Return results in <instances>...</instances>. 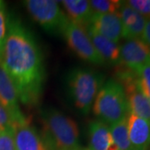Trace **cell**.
<instances>
[{
  "label": "cell",
  "mask_w": 150,
  "mask_h": 150,
  "mask_svg": "<svg viewBox=\"0 0 150 150\" xmlns=\"http://www.w3.org/2000/svg\"><path fill=\"white\" fill-rule=\"evenodd\" d=\"M0 64L15 86L19 102L27 107L37 106L45 83L43 54L32 33L13 16L8 17Z\"/></svg>",
  "instance_id": "cell-1"
},
{
  "label": "cell",
  "mask_w": 150,
  "mask_h": 150,
  "mask_svg": "<svg viewBox=\"0 0 150 150\" xmlns=\"http://www.w3.org/2000/svg\"><path fill=\"white\" fill-rule=\"evenodd\" d=\"M43 138L48 150H79V129L74 120L53 108L41 111Z\"/></svg>",
  "instance_id": "cell-2"
},
{
  "label": "cell",
  "mask_w": 150,
  "mask_h": 150,
  "mask_svg": "<svg viewBox=\"0 0 150 150\" xmlns=\"http://www.w3.org/2000/svg\"><path fill=\"white\" fill-rule=\"evenodd\" d=\"M104 76L94 70L75 68L65 77V88L70 103L81 114L90 112Z\"/></svg>",
  "instance_id": "cell-3"
},
{
  "label": "cell",
  "mask_w": 150,
  "mask_h": 150,
  "mask_svg": "<svg viewBox=\"0 0 150 150\" xmlns=\"http://www.w3.org/2000/svg\"><path fill=\"white\" fill-rule=\"evenodd\" d=\"M92 108L98 119L108 125L127 118L129 108L123 86L115 79L104 82Z\"/></svg>",
  "instance_id": "cell-4"
},
{
  "label": "cell",
  "mask_w": 150,
  "mask_h": 150,
  "mask_svg": "<svg viewBox=\"0 0 150 150\" xmlns=\"http://www.w3.org/2000/svg\"><path fill=\"white\" fill-rule=\"evenodd\" d=\"M59 33L63 35L69 48L79 59L93 64L104 65L92 43L85 27L72 22L67 17Z\"/></svg>",
  "instance_id": "cell-5"
},
{
  "label": "cell",
  "mask_w": 150,
  "mask_h": 150,
  "mask_svg": "<svg viewBox=\"0 0 150 150\" xmlns=\"http://www.w3.org/2000/svg\"><path fill=\"white\" fill-rule=\"evenodd\" d=\"M116 79L125 92L129 112L150 123V100L140 88L137 74L119 65Z\"/></svg>",
  "instance_id": "cell-6"
},
{
  "label": "cell",
  "mask_w": 150,
  "mask_h": 150,
  "mask_svg": "<svg viewBox=\"0 0 150 150\" xmlns=\"http://www.w3.org/2000/svg\"><path fill=\"white\" fill-rule=\"evenodd\" d=\"M24 5L33 19L45 31L52 33L60 32L67 16L57 1L27 0Z\"/></svg>",
  "instance_id": "cell-7"
},
{
  "label": "cell",
  "mask_w": 150,
  "mask_h": 150,
  "mask_svg": "<svg viewBox=\"0 0 150 150\" xmlns=\"http://www.w3.org/2000/svg\"><path fill=\"white\" fill-rule=\"evenodd\" d=\"M0 103L9 113L13 125L27 122L23 114L15 86L5 69L0 64Z\"/></svg>",
  "instance_id": "cell-8"
},
{
  "label": "cell",
  "mask_w": 150,
  "mask_h": 150,
  "mask_svg": "<svg viewBox=\"0 0 150 150\" xmlns=\"http://www.w3.org/2000/svg\"><path fill=\"white\" fill-rule=\"evenodd\" d=\"M149 59L150 48L141 38L127 40L120 46V65L136 74Z\"/></svg>",
  "instance_id": "cell-9"
},
{
  "label": "cell",
  "mask_w": 150,
  "mask_h": 150,
  "mask_svg": "<svg viewBox=\"0 0 150 150\" xmlns=\"http://www.w3.org/2000/svg\"><path fill=\"white\" fill-rule=\"evenodd\" d=\"M103 37L117 43L123 38V27L118 13H94L88 25Z\"/></svg>",
  "instance_id": "cell-10"
},
{
  "label": "cell",
  "mask_w": 150,
  "mask_h": 150,
  "mask_svg": "<svg viewBox=\"0 0 150 150\" xmlns=\"http://www.w3.org/2000/svg\"><path fill=\"white\" fill-rule=\"evenodd\" d=\"M16 150H48L43 138L28 121L13 125Z\"/></svg>",
  "instance_id": "cell-11"
},
{
  "label": "cell",
  "mask_w": 150,
  "mask_h": 150,
  "mask_svg": "<svg viewBox=\"0 0 150 150\" xmlns=\"http://www.w3.org/2000/svg\"><path fill=\"white\" fill-rule=\"evenodd\" d=\"M118 13L122 23L123 38L127 40L141 38L147 18L128 5L125 1H122Z\"/></svg>",
  "instance_id": "cell-12"
},
{
  "label": "cell",
  "mask_w": 150,
  "mask_h": 150,
  "mask_svg": "<svg viewBox=\"0 0 150 150\" xmlns=\"http://www.w3.org/2000/svg\"><path fill=\"white\" fill-rule=\"evenodd\" d=\"M86 30L104 65L112 67L120 65V46L118 43L100 35L89 26L86 27Z\"/></svg>",
  "instance_id": "cell-13"
},
{
  "label": "cell",
  "mask_w": 150,
  "mask_h": 150,
  "mask_svg": "<svg viewBox=\"0 0 150 150\" xmlns=\"http://www.w3.org/2000/svg\"><path fill=\"white\" fill-rule=\"evenodd\" d=\"M128 133L132 150H148L150 146V123L132 112L127 116Z\"/></svg>",
  "instance_id": "cell-14"
},
{
  "label": "cell",
  "mask_w": 150,
  "mask_h": 150,
  "mask_svg": "<svg viewBox=\"0 0 150 150\" xmlns=\"http://www.w3.org/2000/svg\"><path fill=\"white\" fill-rule=\"evenodd\" d=\"M89 150H116L110 128L107 123L96 119L88 125Z\"/></svg>",
  "instance_id": "cell-15"
},
{
  "label": "cell",
  "mask_w": 150,
  "mask_h": 150,
  "mask_svg": "<svg viewBox=\"0 0 150 150\" xmlns=\"http://www.w3.org/2000/svg\"><path fill=\"white\" fill-rule=\"evenodd\" d=\"M61 3L69 20L85 28L89 24L93 15L89 1L64 0Z\"/></svg>",
  "instance_id": "cell-16"
},
{
  "label": "cell",
  "mask_w": 150,
  "mask_h": 150,
  "mask_svg": "<svg viewBox=\"0 0 150 150\" xmlns=\"http://www.w3.org/2000/svg\"><path fill=\"white\" fill-rule=\"evenodd\" d=\"M109 128L116 150H132L128 133L127 118L112 124Z\"/></svg>",
  "instance_id": "cell-17"
},
{
  "label": "cell",
  "mask_w": 150,
  "mask_h": 150,
  "mask_svg": "<svg viewBox=\"0 0 150 150\" xmlns=\"http://www.w3.org/2000/svg\"><path fill=\"white\" fill-rule=\"evenodd\" d=\"M92 11L94 13H116L119 10L122 1L118 0H92L89 1Z\"/></svg>",
  "instance_id": "cell-18"
},
{
  "label": "cell",
  "mask_w": 150,
  "mask_h": 150,
  "mask_svg": "<svg viewBox=\"0 0 150 150\" xmlns=\"http://www.w3.org/2000/svg\"><path fill=\"white\" fill-rule=\"evenodd\" d=\"M140 88L150 100V59L137 72Z\"/></svg>",
  "instance_id": "cell-19"
},
{
  "label": "cell",
  "mask_w": 150,
  "mask_h": 150,
  "mask_svg": "<svg viewBox=\"0 0 150 150\" xmlns=\"http://www.w3.org/2000/svg\"><path fill=\"white\" fill-rule=\"evenodd\" d=\"M8 28V15L7 13L5 3L0 0V55L4 46Z\"/></svg>",
  "instance_id": "cell-20"
},
{
  "label": "cell",
  "mask_w": 150,
  "mask_h": 150,
  "mask_svg": "<svg viewBox=\"0 0 150 150\" xmlns=\"http://www.w3.org/2000/svg\"><path fill=\"white\" fill-rule=\"evenodd\" d=\"M0 150H16L13 127L0 128Z\"/></svg>",
  "instance_id": "cell-21"
},
{
  "label": "cell",
  "mask_w": 150,
  "mask_h": 150,
  "mask_svg": "<svg viewBox=\"0 0 150 150\" xmlns=\"http://www.w3.org/2000/svg\"><path fill=\"white\" fill-rule=\"evenodd\" d=\"M126 4L134 10L137 11L141 15L150 18V0H129L125 1Z\"/></svg>",
  "instance_id": "cell-22"
},
{
  "label": "cell",
  "mask_w": 150,
  "mask_h": 150,
  "mask_svg": "<svg viewBox=\"0 0 150 150\" xmlns=\"http://www.w3.org/2000/svg\"><path fill=\"white\" fill-rule=\"evenodd\" d=\"M13 127V121L9 113L0 103V128Z\"/></svg>",
  "instance_id": "cell-23"
},
{
  "label": "cell",
  "mask_w": 150,
  "mask_h": 150,
  "mask_svg": "<svg viewBox=\"0 0 150 150\" xmlns=\"http://www.w3.org/2000/svg\"><path fill=\"white\" fill-rule=\"evenodd\" d=\"M141 39L150 48V18L147 19V21H146L144 30L143 35L141 37Z\"/></svg>",
  "instance_id": "cell-24"
},
{
  "label": "cell",
  "mask_w": 150,
  "mask_h": 150,
  "mask_svg": "<svg viewBox=\"0 0 150 150\" xmlns=\"http://www.w3.org/2000/svg\"><path fill=\"white\" fill-rule=\"evenodd\" d=\"M79 150H89L88 149H84V148H80Z\"/></svg>",
  "instance_id": "cell-25"
}]
</instances>
